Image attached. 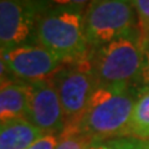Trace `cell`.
Returning a JSON list of instances; mask_svg holds the SVG:
<instances>
[{
	"label": "cell",
	"mask_w": 149,
	"mask_h": 149,
	"mask_svg": "<svg viewBox=\"0 0 149 149\" xmlns=\"http://www.w3.org/2000/svg\"><path fill=\"white\" fill-rule=\"evenodd\" d=\"M92 143L95 141L78 127L67 125L58 134V143L55 149H87Z\"/></svg>",
	"instance_id": "obj_12"
},
{
	"label": "cell",
	"mask_w": 149,
	"mask_h": 149,
	"mask_svg": "<svg viewBox=\"0 0 149 149\" xmlns=\"http://www.w3.org/2000/svg\"><path fill=\"white\" fill-rule=\"evenodd\" d=\"M42 8L37 0H0L1 52L35 44L36 25Z\"/></svg>",
	"instance_id": "obj_6"
},
{
	"label": "cell",
	"mask_w": 149,
	"mask_h": 149,
	"mask_svg": "<svg viewBox=\"0 0 149 149\" xmlns=\"http://www.w3.org/2000/svg\"><path fill=\"white\" fill-rule=\"evenodd\" d=\"M29 93L25 81L10 77H1L0 87V119L26 118Z\"/></svg>",
	"instance_id": "obj_9"
},
{
	"label": "cell",
	"mask_w": 149,
	"mask_h": 149,
	"mask_svg": "<svg viewBox=\"0 0 149 149\" xmlns=\"http://www.w3.org/2000/svg\"><path fill=\"white\" fill-rule=\"evenodd\" d=\"M87 58L98 87L139 86L144 58L142 36H125L93 47Z\"/></svg>",
	"instance_id": "obj_3"
},
{
	"label": "cell",
	"mask_w": 149,
	"mask_h": 149,
	"mask_svg": "<svg viewBox=\"0 0 149 149\" xmlns=\"http://www.w3.org/2000/svg\"><path fill=\"white\" fill-rule=\"evenodd\" d=\"M85 35L91 49L120 37L141 35L132 0H96L85 11Z\"/></svg>",
	"instance_id": "obj_4"
},
{
	"label": "cell",
	"mask_w": 149,
	"mask_h": 149,
	"mask_svg": "<svg viewBox=\"0 0 149 149\" xmlns=\"http://www.w3.org/2000/svg\"><path fill=\"white\" fill-rule=\"evenodd\" d=\"M26 85L29 93L26 119L45 134L58 136L66 127V118L54 85L49 78Z\"/></svg>",
	"instance_id": "obj_8"
},
{
	"label": "cell",
	"mask_w": 149,
	"mask_h": 149,
	"mask_svg": "<svg viewBox=\"0 0 149 149\" xmlns=\"http://www.w3.org/2000/svg\"><path fill=\"white\" fill-rule=\"evenodd\" d=\"M49 80L58 95L66 118V127H77L98 87L88 58L63 63Z\"/></svg>",
	"instance_id": "obj_5"
},
{
	"label": "cell",
	"mask_w": 149,
	"mask_h": 149,
	"mask_svg": "<svg viewBox=\"0 0 149 149\" xmlns=\"http://www.w3.org/2000/svg\"><path fill=\"white\" fill-rule=\"evenodd\" d=\"M35 44L63 63L86 60L91 47L85 35V11L73 8L42 9L36 25Z\"/></svg>",
	"instance_id": "obj_2"
},
{
	"label": "cell",
	"mask_w": 149,
	"mask_h": 149,
	"mask_svg": "<svg viewBox=\"0 0 149 149\" xmlns=\"http://www.w3.org/2000/svg\"><path fill=\"white\" fill-rule=\"evenodd\" d=\"M63 62L49 50L37 44L16 46L1 52V76L32 82L51 77Z\"/></svg>",
	"instance_id": "obj_7"
},
{
	"label": "cell",
	"mask_w": 149,
	"mask_h": 149,
	"mask_svg": "<svg viewBox=\"0 0 149 149\" xmlns=\"http://www.w3.org/2000/svg\"><path fill=\"white\" fill-rule=\"evenodd\" d=\"M141 86L97 87L77 127L95 142L128 137Z\"/></svg>",
	"instance_id": "obj_1"
},
{
	"label": "cell",
	"mask_w": 149,
	"mask_h": 149,
	"mask_svg": "<svg viewBox=\"0 0 149 149\" xmlns=\"http://www.w3.org/2000/svg\"><path fill=\"white\" fill-rule=\"evenodd\" d=\"M138 17L143 44L149 42V0H132Z\"/></svg>",
	"instance_id": "obj_14"
},
{
	"label": "cell",
	"mask_w": 149,
	"mask_h": 149,
	"mask_svg": "<svg viewBox=\"0 0 149 149\" xmlns=\"http://www.w3.org/2000/svg\"><path fill=\"white\" fill-rule=\"evenodd\" d=\"M40 6L42 9H51V8H73L81 9L86 11V9L95 3L96 0H37Z\"/></svg>",
	"instance_id": "obj_15"
},
{
	"label": "cell",
	"mask_w": 149,
	"mask_h": 149,
	"mask_svg": "<svg viewBox=\"0 0 149 149\" xmlns=\"http://www.w3.org/2000/svg\"><path fill=\"white\" fill-rule=\"evenodd\" d=\"M139 86L149 87V42L144 44V58L141 76H139Z\"/></svg>",
	"instance_id": "obj_17"
},
{
	"label": "cell",
	"mask_w": 149,
	"mask_h": 149,
	"mask_svg": "<svg viewBox=\"0 0 149 149\" xmlns=\"http://www.w3.org/2000/svg\"><path fill=\"white\" fill-rule=\"evenodd\" d=\"M87 149H149V139L133 137L114 138L92 143Z\"/></svg>",
	"instance_id": "obj_13"
},
{
	"label": "cell",
	"mask_w": 149,
	"mask_h": 149,
	"mask_svg": "<svg viewBox=\"0 0 149 149\" xmlns=\"http://www.w3.org/2000/svg\"><path fill=\"white\" fill-rule=\"evenodd\" d=\"M45 133L26 118L1 122L0 149H27Z\"/></svg>",
	"instance_id": "obj_10"
},
{
	"label": "cell",
	"mask_w": 149,
	"mask_h": 149,
	"mask_svg": "<svg viewBox=\"0 0 149 149\" xmlns=\"http://www.w3.org/2000/svg\"><path fill=\"white\" fill-rule=\"evenodd\" d=\"M58 143V136L56 134H45L34 142L27 149H55Z\"/></svg>",
	"instance_id": "obj_16"
},
{
	"label": "cell",
	"mask_w": 149,
	"mask_h": 149,
	"mask_svg": "<svg viewBox=\"0 0 149 149\" xmlns=\"http://www.w3.org/2000/svg\"><path fill=\"white\" fill-rule=\"evenodd\" d=\"M128 137L149 139V87H141L128 127Z\"/></svg>",
	"instance_id": "obj_11"
}]
</instances>
